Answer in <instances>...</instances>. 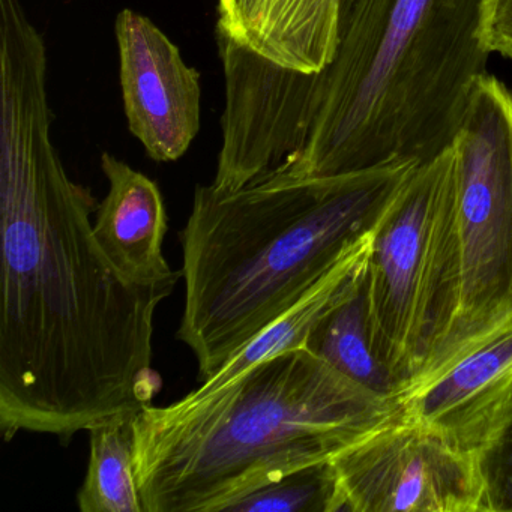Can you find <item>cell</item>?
<instances>
[{
    "label": "cell",
    "instance_id": "cell-4",
    "mask_svg": "<svg viewBox=\"0 0 512 512\" xmlns=\"http://www.w3.org/2000/svg\"><path fill=\"white\" fill-rule=\"evenodd\" d=\"M482 0H346L334 61L302 74L305 139L275 178H322L449 148L487 74Z\"/></svg>",
    "mask_w": 512,
    "mask_h": 512
},
{
    "label": "cell",
    "instance_id": "cell-10",
    "mask_svg": "<svg viewBox=\"0 0 512 512\" xmlns=\"http://www.w3.org/2000/svg\"><path fill=\"white\" fill-rule=\"evenodd\" d=\"M101 170L109 191L94 221L98 244L128 280L175 287L182 272L173 271L163 254L169 218L157 182L110 152L101 155Z\"/></svg>",
    "mask_w": 512,
    "mask_h": 512
},
{
    "label": "cell",
    "instance_id": "cell-14",
    "mask_svg": "<svg viewBox=\"0 0 512 512\" xmlns=\"http://www.w3.org/2000/svg\"><path fill=\"white\" fill-rule=\"evenodd\" d=\"M133 418L89 428L91 457L77 494L80 511L145 512L134 472Z\"/></svg>",
    "mask_w": 512,
    "mask_h": 512
},
{
    "label": "cell",
    "instance_id": "cell-2",
    "mask_svg": "<svg viewBox=\"0 0 512 512\" xmlns=\"http://www.w3.org/2000/svg\"><path fill=\"white\" fill-rule=\"evenodd\" d=\"M421 163L395 160L322 178H269L236 191L197 185L179 233L181 340L200 382L296 304L376 229Z\"/></svg>",
    "mask_w": 512,
    "mask_h": 512
},
{
    "label": "cell",
    "instance_id": "cell-13",
    "mask_svg": "<svg viewBox=\"0 0 512 512\" xmlns=\"http://www.w3.org/2000/svg\"><path fill=\"white\" fill-rule=\"evenodd\" d=\"M304 347L377 397L400 404V386L374 352L365 272L353 292L320 320Z\"/></svg>",
    "mask_w": 512,
    "mask_h": 512
},
{
    "label": "cell",
    "instance_id": "cell-17",
    "mask_svg": "<svg viewBox=\"0 0 512 512\" xmlns=\"http://www.w3.org/2000/svg\"><path fill=\"white\" fill-rule=\"evenodd\" d=\"M479 40L490 55L512 59V0H482Z\"/></svg>",
    "mask_w": 512,
    "mask_h": 512
},
{
    "label": "cell",
    "instance_id": "cell-3",
    "mask_svg": "<svg viewBox=\"0 0 512 512\" xmlns=\"http://www.w3.org/2000/svg\"><path fill=\"white\" fill-rule=\"evenodd\" d=\"M400 404L307 347L257 362L211 394L143 407L134 472L145 512H223L296 470L331 461Z\"/></svg>",
    "mask_w": 512,
    "mask_h": 512
},
{
    "label": "cell",
    "instance_id": "cell-8",
    "mask_svg": "<svg viewBox=\"0 0 512 512\" xmlns=\"http://www.w3.org/2000/svg\"><path fill=\"white\" fill-rule=\"evenodd\" d=\"M119 79L131 134L158 163L184 157L200 130V74L148 17H116Z\"/></svg>",
    "mask_w": 512,
    "mask_h": 512
},
{
    "label": "cell",
    "instance_id": "cell-15",
    "mask_svg": "<svg viewBox=\"0 0 512 512\" xmlns=\"http://www.w3.org/2000/svg\"><path fill=\"white\" fill-rule=\"evenodd\" d=\"M223 512H338L331 461L296 470L235 500Z\"/></svg>",
    "mask_w": 512,
    "mask_h": 512
},
{
    "label": "cell",
    "instance_id": "cell-12",
    "mask_svg": "<svg viewBox=\"0 0 512 512\" xmlns=\"http://www.w3.org/2000/svg\"><path fill=\"white\" fill-rule=\"evenodd\" d=\"M373 232L356 242L293 307L263 329L247 346L238 350L214 376L187 395L202 397L211 394L257 362L265 361L284 350L304 347L320 320L358 286L367 268Z\"/></svg>",
    "mask_w": 512,
    "mask_h": 512
},
{
    "label": "cell",
    "instance_id": "cell-18",
    "mask_svg": "<svg viewBox=\"0 0 512 512\" xmlns=\"http://www.w3.org/2000/svg\"><path fill=\"white\" fill-rule=\"evenodd\" d=\"M260 2L262 0H217V34L242 43Z\"/></svg>",
    "mask_w": 512,
    "mask_h": 512
},
{
    "label": "cell",
    "instance_id": "cell-1",
    "mask_svg": "<svg viewBox=\"0 0 512 512\" xmlns=\"http://www.w3.org/2000/svg\"><path fill=\"white\" fill-rule=\"evenodd\" d=\"M46 41L0 22V431L52 434L152 404L154 317L173 286L128 280L94 233L98 205L53 145Z\"/></svg>",
    "mask_w": 512,
    "mask_h": 512
},
{
    "label": "cell",
    "instance_id": "cell-6",
    "mask_svg": "<svg viewBox=\"0 0 512 512\" xmlns=\"http://www.w3.org/2000/svg\"><path fill=\"white\" fill-rule=\"evenodd\" d=\"M451 145L461 250L460 310L419 385L512 316V91L502 80L488 73L476 80Z\"/></svg>",
    "mask_w": 512,
    "mask_h": 512
},
{
    "label": "cell",
    "instance_id": "cell-11",
    "mask_svg": "<svg viewBox=\"0 0 512 512\" xmlns=\"http://www.w3.org/2000/svg\"><path fill=\"white\" fill-rule=\"evenodd\" d=\"M344 2L262 0L239 44L280 67L320 73L337 55Z\"/></svg>",
    "mask_w": 512,
    "mask_h": 512
},
{
    "label": "cell",
    "instance_id": "cell-5",
    "mask_svg": "<svg viewBox=\"0 0 512 512\" xmlns=\"http://www.w3.org/2000/svg\"><path fill=\"white\" fill-rule=\"evenodd\" d=\"M365 281L374 352L403 398L436 361L460 310L452 145L418 164L389 203L373 232Z\"/></svg>",
    "mask_w": 512,
    "mask_h": 512
},
{
    "label": "cell",
    "instance_id": "cell-16",
    "mask_svg": "<svg viewBox=\"0 0 512 512\" xmlns=\"http://www.w3.org/2000/svg\"><path fill=\"white\" fill-rule=\"evenodd\" d=\"M478 460L484 481V512H512V403Z\"/></svg>",
    "mask_w": 512,
    "mask_h": 512
},
{
    "label": "cell",
    "instance_id": "cell-7",
    "mask_svg": "<svg viewBox=\"0 0 512 512\" xmlns=\"http://www.w3.org/2000/svg\"><path fill=\"white\" fill-rule=\"evenodd\" d=\"M331 464L338 512H484L478 457L398 412Z\"/></svg>",
    "mask_w": 512,
    "mask_h": 512
},
{
    "label": "cell",
    "instance_id": "cell-9",
    "mask_svg": "<svg viewBox=\"0 0 512 512\" xmlns=\"http://www.w3.org/2000/svg\"><path fill=\"white\" fill-rule=\"evenodd\" d=\"M512 403V316L445 370L404 395L398 413L466 454L490 445Z\"/></svg>",
    "mask_w": 512,
    "mask_h": 512
}]
</instances>
